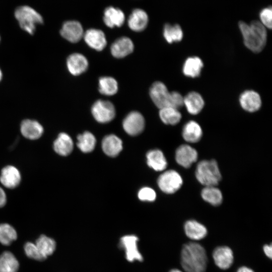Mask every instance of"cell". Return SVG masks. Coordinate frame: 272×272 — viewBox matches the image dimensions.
Segmentation results:
<instances>
[{"instance_id": "obj_21", "label": "cell", "mask_w": 272, "mask_h": 272, "mask_svg": "<svg viewBox=\"0 0 272 272\" xmlns=\"http://www.w3.org/2000/svg\"><path fill=\"white\" fill-rule=\"evenodd\" d=\"M204 105L203 98L196 92H190L184 97V105L191 114H198L203 109Z\"/></svg>"}, {"instance_id": "obj_29", "label": "cell", "mask_w": 272, "mask_h": 272, "mask_svg": "<svg viewBox=\"0 0 272 272\" xmlns=\"http://www.w3.org/2000/svg\"><path fill=\"white\" fill-rule=\"evenodd\" d=\"M163 36L169 43L178 42L182 39L183 32L179 25L167 23L164 26Z\"/></svg>"}, {"instance_id": "obj_34", "label": "cell", "mask_w": 272, "mask_h": 272, "mask_svg": "<svg viewBox=\"0 0 272 272\" xmlns=\"http://www.w3.org/2000/svg\"><path fill=\"white\" fill-rule=\"evenodd\" d=\"M77 146L83 152H91L95 148L96 139L94 135L89 131L79 134L77 137Z\"/></svg>"}, {"instance_id": "obj_6", "label": "cell", "mask_w": 272, "mask_h": 272, "mask_svg": "<svg viewBox=\"0 0 272 272\" xmlns=\"http://www.w3.org/2000/svg\"><path fill=\"white\" fill-rule=\"evenodd\" d=\"M91 112L94 118L100 123L110 122L115 116L114 106L107 100L96 101L92 106Z\"/></svg>"}, {"instance_id": "obj_10", "label": "cell", "mask_w": 272, "mask_h": 272, "mask_svg": "<svg viewBox=\"0 0 272 272\" xmlns=\"http://www.w3.org/2000/svg\"><path fill=\"white\" fill-rule=\"evenodd\" d=\"M138 240L135 235H126L120 239V247L124 249L126 259L130 262L134 260L141 261L143 259L138 248Z\"/></svg>"}, {"instance_id": "obj_39", "label": "cell", "mask_w": 272, "mask_h": 272, "mask_svg": "<svg viewBox=\"0 0 272 272\" xmlns=\"http://www.w3.org/2000/svg\"><path fill=\"white\" fill-rule=\"evenodd\" d=\"M138 197L141 200L152 201L156 199V194L152 188L144 187L139 191Z\"/></svg>"}, {"instance_id": "obj_27", "label": "cell", "mask_w": 272, "mask_h": 272, "mask_svg": "<svg viewBox=\"0 0 272 272\" xmlns=\"http://www.w3.org/2000/svg\"><path fill=\"white\" fill-rule=\"evenodd\" d=\"M147 163L154 170L163 171L167 166V162L163 153L159 150L149 151L147 154Z\"/></svg>"}, {"instance_id": "obj_22", "label": "cell", "mask_w": 272, "mask_h": 272, "mask_svg": "<svg viewBox=\"0 0 272 272\" xmlns=\"http://www.w3.org/2000/svg\"><path fill=\"white\" fill-rule=\"evenodd\" d=\"M184 231L187 237L193 240L203 239L207 235L206 227L195 220H188L184 224Z\"/></svg>"}, {"instance_id": "obj_43", "label": "cell", "mask_w": 272, "mask_h": 272, "mask_svg": "<svg viewBox=\"0 0 272 272\" xmlns=\"http://www.w3.org/2000/svg\"><path fill=\"white\" fill-rule=\"evenodd\" d=\"M169 272H183V271H182L180 269L175 268V269H171Z\"/></svg>"}, {"instance_id": "obj_32", "label": "cell", "mask_w": 272, "mask_h": 272, "mask_svg": "<svg viewBox=\"0 0 272 272\" xmlns=\"http://www.w3.org/2000/svg\"><path fill=\"white\" fill-rule=\"evenodd\" d=\"M118 83L116 80L111 77H102L99 80V91L105 95L111 96L118 91Z\"/></svg>"}, {"instance_id": "obj_24", "label": "cell", "mask_w": 272, "mask_h": 272, "mask_svg": "<svg viewBox=\"0 0 272 272\" xmlns=\"http://www.w3.org/2000/svg\"><path fill=\"white\" fill-rule=\"evenodd\" d=\"M73 142L70 136L66 133H60L53 143L54 151L60 156L69 155L73 149Z\"/></svg>"}, {"instance_id": "obj_36", "label": "cell", "mask_w": 272, "mask_h": 272, "mask_svg": "<svg viewBox=\"0 0 272 272\" xmlns=\"http://www.w3.org/2000/svg\"><path fill=\"white\" fill-rule=\"evenodd\" d=\"M24 251L26 255L29 258L38 260L42 261L45 258L40 252L36 245L32 242H27L24 245Z\"/></svg>"}, {"instance_id": "obj_38", "label": "cell", "mask_w": 272, "mask_h": 272, "mask_svg": "<svg viewBox=\"0 0 272 272\" xmlns=\"http://www.w3.org/2000/svg\"><path fill=\"white\" fill-rule=\"evenodd\" d=\"M184 105V97L179 92H170L168 106L179 109Z\"/></svg>"}, {"instance_id": "obj_42", "label": "cell", "mask_w": 272, "mask_h": 272, "mask_svg": "<svg viewBox=\"0 0 272 272\" xmlns=\"http://www.w3.org/2000/svg\"><path fill=\"white\" fill-rule=\"evenodd\" d=\"M236 272H254L252 269L247 266H243L239 267Z\"/></svg>"}, {"instance_id": "obj_7", "label": "cell", "mask_w": 272, "mask_h": 272, "mask_svg": "<svg viewBox=\"0 0 272 272\" xmlns=\"http://www.w3.org/2000/svg\"><path fill=\"white\" fill-rule=\"evenodd\" d=\"M145 119L141 113L133 111L124 118L122 125L124 130L130 135H136L143 131L145 127Z\"/></svg>"}, {"instance_id": "obj_17", "label": "cell", "mask_w": 272, "mask_h": 272, "mask_svg": "<svg viewBox=\"0 0 272 272\" xmlns=\"http://www.w3.org/2000/svg\"><path fill=\"white\" fill-rule=\"evenodd\" d=\"M125 19L123 12L120 9L112 6L107 7L103 13V20L107 27L112 28L121 27Z\"/></svg>"}, {"instance_id": "obj_1", "label": "cell", "mask_w": 272, "mask_h": 272, "mask_svg": "<svg viewBox=\"0 0 272 272\" xmlns=\"http://www.w3.org/2000/svg\"><path fill=\"white\" fill-rule=\"evenodd\" d=\"M181 264L186 272H205L208 257L204 247L196 242L184 244L181 251Z\"/></svg>"}, {"instance_id": "obj_30", "label": "cell", "mask_w": 272, "mask_h": 272, "mask_svg": "<svg viewBox=\"0 0 272 272\" xmlns=\"http://www.w3.org/2000/svg\"><path fill=\"white\" fill-rule=\"evenodd\" d=\"M202 199L214 206L220 205L223 200L221 190L215 186H205L201 192Z\"/></svg>"}, {"instance_id": "obj_35", "label": "cell", "mask_w": 272, "mask_h": 272, "mask_svg": "<svg viewBox=\"0 0 272 272\" xmlns=\"http://www.w3.org/2000/svg\"><path fill=\"white\" fill-rule=\"evenodd\" d=\"M17 238V233L13 227L7 223L0 224V242L9 245Z\"/></svg>"}, {"instance_id": "obj_25", "label": "cell", "mask_w": 272, "mask_h": 272, "mask_svg": "<svg viewBox=\"0 0 272 272\" xmlns=\"http://www.w3.org/2000/svg\"><path fill=\"white\" fill-rule=\"evenodd\" d=\"M102 148L107 155L115 157L122 150V143L121 140L115 135L110 134L103 139Z\"/></svg>"}, {"instance_id": "obj_13", "label": "cell", "mask_w": 272, "mask_h": 272, "mask_svg": "<svg viewBox=\"0 0 272 272\" xmlns=\"http://www.w3.org/2000/svg\"><path fill=\"white\" fill-rule=\"evenodd\" d=\"M239 103L244 110L249 112H254L260 109L261 106V99L257 92L248 90L241 94Z\"/></svg>"}, {"instance_id": "obj_3", "label": "cell", "mask_w": 272, "mask_h": 272, "mask_svg": "<svg viewBox=\"0 0 272 272\" xmlns=\"http://www.w3.org/2000/svg\"><path fill=\"white\" fill-rule=\"evenodd\" d=\"M197 180L205 186H216L221 179V174L215 160L199 162L195 170Z\"/></svg>"}, {"instance_id": "obj_15", "label": "cell", "mask_w": 272, "mask_h": 272, "mask_svg": "<svg viewBox=\"0 0 272 272\" xmlns=\"http://www.w3.org/2000/svg\"><path fill=\"white\" fill-rule=\"evenodd\" d=\"M21 176L19 170L15 166L8 165L4 167L0 174L1 183L8 188H15L20 184Z\"/></svg>"}, {"instance_id": "obj_19", "label": "cell", "mask_w": 272, "mask_h": 272, "mask_svg": "<svg viewBox=\"0 0 272 272\" xmlns=\"http://www.w3.org/2000/svg\"><path fill=\"white\" fill-rule=\"evenodd\" d=\"M132 40L127 37H121L116 39L111 45L112 55L118 58H123L130 54L133 50Z\"/></svg>"}, {"instance_id": "obj_44", "label": "cell", "mask_w": 272, "mask_h": 272, "mask_svg": "<svg viewBox=\"0 0 272 272\" xmlns=\"http://www.w3.org/2000/svg\"><path fill=\"white\" fill-rule=\"evenodd\" d=\"M2 77H3V73H2V71H1V70L0 69V82L2 79Z\"/></svg>"}, {"instance_id": "obj_5", "label": "cell", "mask_w": 272, "mask_h": 272, "mask_svg": "<svg viewBox=\"0 0 272 272\" xmlns=\"http://www.w3.org/2000/svg\"><path fill=\"white\" fill-rule=\"evenodd\" d=\"M183 183L180 175L176 171L170 170L164 172L158 178V184L164 192L172 194L180 189Z\"/></svg>"}, {"instance_id": "obj_33", "label": "cell", "mask_w": 272, "mask_h": 272, "mask_svg": "<svg viewBox=\"0 0 272 272\" xmlns=\"http://www.w3.org/2000/svg\"><path fill=\"white\" fill-rule=\"evenodd\" d=\"M35 244L41 253L45 257L51 255L55 251V241L47 236L42 235L36 240Z\"/></svg>"}, {"instance_id": "obj_45", "label": "cell", "mask_w": 272, "mask_h": 272, "mask_svg": "<svg viewBox=\"0 0 272 272\" xmlns=\"http://www.w3.org/2000/svg\"><path fill=\"white\" fill-rule=\"evenodd\" d=\"M0 40H1V37H0Z\"/></svg>"}, {"instance_id": "obj_23", "label": "cell", "mask_w": 272, "mask_h": 272, "mask_svg": "<svg viewBox=\"0 0 272 272\" xmlns=\"http://www.w3.org/2000/svg\"><path fill=\"white\" fill-rule=\"evenodd\" d=\"M182 135L186 142L195 143L201 139L202 135V130L197 122L190 120L184 125Z\"/></svg>"}, {"instance_id": "obj_20", "label": "cell", "mask_w": 272, "mask_h": 272, "mask_svg": "<svg viewBox=\"0 0 272 272\" xmlns=\"http://www.w3.org/2000/svg\"><path fill=\"white\" fill-rule=\"evenodd\" d=\"M20 131L25 138L35 140L42 136L44 129L43 126L38 121L25 119L21 123Z\"/></svg>"}, {"instance_id": "obj_14", "label": "cell", "mask_w": 272, "mask_h": 272, "mask_svg": "<svg viewBox=\"0 0 272 272\" xmlns=\"http://www.w3.org/2000/svg\"><path fill=\"white\" fill-rule=\"evenodd\" d=\"M83 38L88 46L97 51L103 50L107 44L105 34L98 29L91 28L87 30L84 32Z\"/></svg>"}, {"instance_id": "obj_2", "label": "cell", "mask_w": 272, "mask_h": 272, "mask_svg": "<svg viewBox=\"0 0 272 272\" xmlns=\"http://www.w3.org/2000/svg\"><path fill=\"white\" fill-rule=\"evenodd\" d=\"M238 26L246 47L255 53L262 51L266 43V28L259 21L256 20L249 24L240 21Z\"/></svg>"}, {"instance_id": "obj_11", "label": "cell", "mask_w": 272, "mask_h": 272, "mask_svg": "<svg viewBox=\"0 0 272 272\" xmlns=\"http://www.w3.org/2000/svg\"><path fill=\"white\" fill-rule=\"evenodd\" d=\"M213 257L215 264L222 269L229 268L234 261L233 252L227 246L216 247L213 251Z\"/></svg>"}, {"instance_id": "obj_28", "label": "cell", "mask_w": 272, "mask_h": 272, "mask_svg": "<svg viewBox=\"0 0 272 272\" xmlns=\"http://www.w3.org/2000/svg\"><path fill=\"white\" fill-rule=\"evenodd\" d=\"M19 266V262L12 252L5 251L0 255V272H17Z\"/></svg>"}, {"instance_id": "obj_26", "label": "cell", "mask_w": 272, "mask_h": 272, "mask_svg": "<svg viewBox=\"0 0 272 272\" xmlns=\"http://www.w3.org/2000/svg\"><path fill=\"white\" fill-rule=\"evenodd\" d=\"M203 66V62L199 57L191 56L184 61L182 72L185 76L194 78L199 76Z\"/></svg>"}, {"instance_id": "obj_8", "label": "cell", "mask_w": 272, "mask_h": 272, "mask_svg": "<svg viewBox=\"0 0 272 272\" xmlns=\"http://www.w3.org/2000/svg\"><path fill=\"white\" fill-rule=\"evenodd\" d=\"M60 34L68 41L76 43L83 38L84 32L83 26L79 22L70 20L62 24Z\"/></svg>"}, {"instance_id": "obj_18", "label": "cell", "mask_w": 272, "mask_h": 272, "mask_svg": "<svg viewBox=\"0 0 272 272\" xmlns=\"http://www.w3.org/2000/svg\"><path fill=\"white\" fill-rule=\"evenodd\" d=\"M66 65L72 75L78 76L86 71L88 67V61L84 55L75 53L67 57Z\"/></svg>"}, {"instance_id": "obj_31", "label": "cell", "mask_w": 272, "mask_h": 272, "mask_svg": "<svg viewBox=\"0 0 272 272\" xmlns=\"http://www.w3.org/2000/svg\"><path fill=\"white\" fill-rule=\"evenodd\" d=\"M159 116L163 123L170 125L177 124L181 119L179 110L170 106L160 109Z\"/></svg>"}, {"instance_id": "obj_41", "label": "cell", "mask_w": 272, "mask_h": 272, "mask_svg": "<svg viewBox=\"0 0 272 272\" xmlns=\"http://www.w3.org/2000/svg\"><path fill=\"white\" fill-rule=\"evenodd\" d=\"M263 251L266 255L270 259L272 257V246L271 244L269 245L265 244L263 247Z\"/></svg>"}, {"instance_id": "obj_16", "label": "cell", "mask_w": 272, "mask_h": 272, "mask_svg": "<svg viewBox=\"0 0 272 272\" xmlns=\"http://www.w3.org/2000/svg\"><path fill=\"white\" fill-rule=\"evenodd\" d=\"M148 22V14L144 10L139 8L134 9L127 20L129 28L135 32H141L145 30Z\"/></svg>"}, {"instance_id": "obj_9", "label": "cell", "mask_w": 272, "mask_h": 272, "mask_svg": "<svg viewBox=\"0 0 272 272\" xmlns=\"http://www.w3.org/2000/svg\"><path fill=\"white\" fill-rule=\"evenodd\" d=\"M170 92L161 82H155L151 86L150 96L155 105L159 109L168 106Z\"/></svg>"}, {"instance_id": "obj_4", "label": "cell", "mask_w": 272, "mask_h": 272, "mask_svg": "<svg viewBox=\"0 0 272 272\" xmlns=\"http://www.w3.org/2000/svg\"><path fill=\"white\" fill-rule=\"evenodd\" d=\"M15 17L20 27L31 35L34 34L37 25L43 23L41 15L28 6L18 7L15 12Z\"/></svg>"}, {"instance_id": "obj_40", "label": "cell", "mask_w": 272, "mask_h": 272, "mask_svg": "<svg viewBox=\"0 0 272 272\" xmlns=\"http://www.w3.org/2000/svg\"><path fill=\"white\" fill-rule=\"evenodd\" d=\"M7 202V195L4 189L0 187V208L3 207Z\"/></svg>"}, {"instance_id": "obj_37", "label": "cell", "mask_w": 272, "mask_h": 272, "mask_svg": "<svg viewBox=\"0 0 272 272\" xmlns=\"http://www.w3.org/2000/svg\"><path fill=\"white\" fill-rule=\"evenodd\" d=\"M259 21L266 28L272 27V9L268 6L262 9L259 13Z\"/></svg>"}, {"instance_id": "obj_12", "label": "cell", "mask_w": 272, "mask_h": 272, "mask_svg": "<svg viewBox=\"0 0 272 272\" xmlns=\"http://www.w3.org/2000/svg\"><path fill=\"white\" fill-rule=\"evenodd\" d=\"M197 157L196 150L188 145H181L176 151L175 159L177 163L186 168H189L196 162Z\"/></svg>"}]
</instances>
